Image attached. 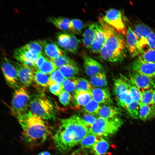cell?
<instances>
[{"label":"cell","mask_w":155,"mask_h":155,"mask_svg":"<svg viewBox=\"0 0 155 155\" xmlns=\"http://www.w3.org/2000/svg\"><path fill=\"white\" fill-rule=\"evenodd\" d=\"M139 118L143 121L151 120L155 117V107L153 105H140Z\"/></svg>","instance_id":"7402d4cb"},{"label":"cell","mask_w":155,"mask_h":155,"mask_svg":"<svg viewBox=\"0 0 155 155\" xmlns=\"http://www.w3.org/2000/svg\"><path fill=\"white\" fill-rule=\"evenodd\" d=\"M125 42L127 50L132 57H138L142 53L139 41L129 26L127 29Z\"/></svg>","instance_id":"7c38bea8"},{"label":"cell","mask_w":155,"mask_h":155,"mask_svg":"<svg viewBox=\"0 0 155 155\" xmlns=\"http://www.w3.org/2000/svg\"><path fill=\"white\" fill-rule=\"evenodd\" d=\"M30 111L43 119H55L56 111L51 100L44 95H38L31 100L29 107Z\"/></svg>","instance_id":"5b68a950"},{"label":"cell","mask_w":155,"mask_h":155,"mask_svg":"<svg viewBox=\"0 0 155 155\" xmlns=\"http://www.w3.org/2000/svg\"><path fill=\"white\" fill-rule=\"evenodd\" d=\"M91 93L92 99L99 104L111 105L113 103L110 93L106 88L93 87Z\"/></svg>","instance_id":"9a60e30c"},{"label":"cell","mask_w":155,"mask_h":155,"mask_svg":"<svg viewBox=\"0 0 155 155\" xmlns=\"http://www.w3.org/2000/svg\"><path fill=\"white\" fill-rule=\"evenodd\" d=\"M137 58L144 62L155 63V49H149L143 52Z\"/></svg>","instance_id":"836d02e7"},{"label":"cell","mask_w":155,"mask_h":155,"mask_svg":"<svg viewBox=\"0 0 155 155\" xmlns=\"http://www.w3.org/2000/svg\"><path fill=\"white\" fill-rule=\"evenodd\" d=\"M57 68L50 59H46L38 69L46 75H50Z\"/></svg>","instance_id":"d6a6232c"},{"label":"cell","mask_w":155,"mask_h":155,"mask_svg":"<svg viewBox=\"0 0 155 155\" xmlns=\"http://www.w3.org/2000/svg\"><path fill=\"white\" fill-rule=\"evenodd\" d=\"M49 77L53 82L59 84H61L65 79L58 69L51 74Z\"/></svg>","instance_id":"bcb514c9"},{"label":"cell","mask_w":155,"mask_h":155,"mask_svg":"<svg viewBox=\"0 0 155 155\" xmlns=\"http://www.w3.org/2000/svg\"><path fill=\"white\" fill-rule=\"evenodd\" d=\"M98 20L106 36L105 42L99 53L100 57L111 63L122 61L126 57L127 49L122 35L107 24L102 17L99 18Z\"/></svg>","instance_id":"7a4b0ae2"},{"label":"cell","mask_w":155,"mask_h":155,"mask_svg":"<svg viewBox=\"0 0 155 155\" xmlns=\"http://www.w3.org/2000/svg\"><path fill=\"white\" fill-rule=\"evenodd\" d=\"M153 104L155 107V86L154 87L153 90Z\"/></svg>","instance_id":"f5cc1de1"},{"label":"cell","mask_w":155,"mask_h":155,"mask_svg":"<svg viewBox=\"0 0 155 155\" xmlns=\"http://www.w3.org/2000/svg\"><path fill=\"white\" fill-rule=\"evenodd\" d=\"M154 89L150 88L141 92V95L139 102L140 105H153Z\"/></svg>","instance_id":"f546056e"},{"label":"cell","mask_w":155,"mask_h":155,"mask_svg":"<svg viewBox=\"0 0 155 155\" xmlns=\"http://www.w3.org/2000/svg\"><path fill=\"white\" fill-rule=\"evenodd\" d=\"M98 137L90 133L85 137L79 143L82 148H91L96 142Z\"/></svg>","instance_id":"e575fe53"},{"label":"cell","mask_w":155,"mask_h":155,"mask_svg":"<svg viewBox=\"0 0 155 155\" xmlns=\"http://www.w3.org/2000/svg\"><path fill=\"white\" fill-rule=\"evenodd\" d=\"M38 41L44 48L45 54L51 59L58 57L64 55L63 51L55 43L46 40H40Z\"/></svg>","instance_id":"2e32d148"},{"label":"cell","mask_w":155,"mask_h":155,"mask_svg":"<svg viewBox=\"0 0 155 155\" xmlns=\"http://www.w3.org/2000/svg\"><path fill=\"white\" fill-rule=\"evenodd\" d=\"M19 79L25 86H29L34 80V70L22 63L15 62Z\"/></svg>","instance_id":"4fadbf2b"},{"label":"cell","mask_w":155,"mask_h":155,"mask_svg":"<svg viewBox=\"0 0 155 155\" xmlns=\"http://www.w3.org/2000/svg\"><path fill=\"white\" fill-rule=\"evenodd\" d=\"M22 129L24 141L33 146L43 143L51 132L49 127L41 117L28 111L17 118Z\"/></svg>","instance_id":"3957f363"},{"label":"cell","mask_w":155,"mask_h":155,"mask_svg":"<svg viewBox=\"0 0 155 155\" xmlns=\"http://www.w3.org/2000/svg\"><path fill=\"white\" fill-rule=\"evenodd\" d=\"M34 80L37 84L44 88H46L53 82L47 75L38 69L34 71Z\"/></svg>","instance_id":"d4e9b609"},{"label":"cell","mask_w":155,"mask_h":155,"mask_svg":"<svg viewBox=\"0 0 155 155\" xmlns=\"http://www.w3.org/2000/svg\"><path fill=\"white\" fill-rule=\"evenodd\" d=\"M79 44L78 40L74 35L71 34L70 43L65 49L69 52L75 54L78 51Z\"/></svg>","instance_id":"7bdbcfd3"},{"label":"cell","mask_w":155,"mask_h":155,"mask_svg":"<svg viewBox=\"0 0 155 155\" xmlns=\"http://www.w3.org/2000/svg\"><path fill=\"white\" fill-rule=\"evenodd\" d=\"M72 99L75 106L79 108L85 106L93 99L91 92L75 90Z\"/></svg>","instance_id":"ac0fdd59"},{"label":"cell","mask_w":155,"mask_h":155,"mask_svg":"<svg viewBox=\"0 0 155 155\" xmlns=\"http://www.w3.org/2000/svg\"><path fill=\"white\" fill-rule=\"evenodd\" d=\"M133 30L143 51L145 47L146 38L152 31L148 26L143 24L136 25Z\"/></svg>","instance_id":"d6986e66"},{"label":"cell","mask_w":155,"mask_h":155,"mask_svg":"<svg viewBox=\"0 0 155 155\" xmlns=\"http://www.w3.org/2000/svg\"><path fill=\"white\" fill-rule=\"evenodd\" d=\"M81 117L86 124L90 126L93 124L97 119L94 116L87 113L84 114Z\"/></svg>","instance_id":"c3c4849f"},{"label":"cell","mask_w":155,"mask_h":155,"mask_svg":"<svg viewBox=\"0 0 155 155\" xmlns=\"http://www.w3.org/2000/svg\"><path fill=\"white\" fill-rule=\"evenodd\" d=\"M84 67L85 72L88 75L92 76L103 71V67L98 61L85 54L83 56Z\"/></svg>","instance_id":"5bb4252c"},{"label":"cell","mask_w":155,"mask_h":155,"mask_svg":"<svg viewBox=\"0 0 155 155\" xmlns=\"http://www.w3.org/2000/svg\"><path fill=\"white\" fill-rule=\"evenodd\" d=\"M47 58L41 54L40 55L34 64V67L36 69H38L43 63Z\"/></svg>","instance_id":"681fc988"},{"label":"cell","mask_w":155,"mask_h":155,"mask_svg":"<svg viewBox=\"0 0 155 155\" xmlns=\"http://www.w3.org/2000/svg\"><path fill=\"white\" fill-rule=\"evenodd\" d=\"M15 58L21 63L23 64L34 70V64L36 59L39 55L32 53L24 46L16 49L14 51Z\"/></svg>","instance_id":"30bf717a"},{"label":"cell","mask_w":155,"mask_h":155,"mask_svg":"<svg viewBox=\"0 0 155 155\" xmlns=\"http://www.w3.org/2000/svg\"><path fill=\"white\" fill-rule=\"evenodd\" d=\"M104 21L122 35L126 34L127 30L121 12L115 9L108 10L102 17Z\"/></svg>","instance_id":"52a82bcc"},{"label":"cell","mask_w":155,"mask_h":155,"mask_svg":"<svg viewBox=\"0 0 155 155\" xmlns=\"http://www.w3.org/2000/svg\"><path fill=\"white\" fill-rule=\"evenodd\" d=\"M50 60L58 68L62 65L67 64H75L73 61L65 54L55 59H50Z\"/></svg>","instance_id":"60d3db41"},{"label":"cell","mask_w":155,"mask_h":155,"mask_svg":"<svg viewBox=\"0 0 155 155\" xmlns=\"http://www.w3.org/2000/svg\"><path fill=\"white\" fill-rule=\"evenodd\" d=\"M71 34L59 32L57 34V42L61 47L65 49L69 44L71 40Z\"/></svg>","instance_id":"74e56055"},{"label":"cell","mask_w":155,"mask_h":155,"mask_svg":"<svg viewBox=\"0 0 155 155\" xmlns=\"http://www.w3.org/2000/svg\"><path fill=\"white\" fill-rule=\"evenodd\" d=\"M126 78L131 84L141 92L152 88L155 86L153 78L133 72L130 73L129 78Z\"/></svg>","instance_id":"9c48e42d"},{"label":"cell","mask_w":155,"mask_h":155,"mask_svg":"<svg viewBox=\"0 0 155 155\" xmlns=\"http://www.w3.org/2000/svg\"><path fill=\"white\" fill-rule=\"evenodd\" d=\"M106 39V35L100 25V27L97 32L90 49L94 53H99Z\"/></svg>","instance_id":"44dd1931"},{"label":"cell","mask_w":155,"mask_h":155,"mask_svg":"<svg viewBox=\"0 0 155 155\" xmlns=\"http://www.w3.org/2000/svg\"><path fill=\"white\" fill-rule=\"evenodd\" d=\"M91 148L94 155H103L108 150L109 145L108 142L102 137H99Z\"/></svg>","instance_id":"603a6c76"},{"label":"cell","mask_w":155,"mask_h":155,"mask_svg":"<svg viewBox=\"0 0 155 155\" xmlns=\"http://www.w3.org/2000/svg\"><path fill=\"white\" fill-rule=\"evenodd\" d=\"M24 46L34 54L39 55L42 54V46L38 41H31Z\"/></svg>","instance_id":"f35d334b"},{"label":"cell","mask_w":155,"mask_h":155,"mask_svg":"<svg viewBox=\"0 0 155 155\" xmlns=\"http://www.w3.org/2000/svg\"><path fill=\"white\" fill-rule=\"evenodd\" d=\"M114 93L116 98L121 94L128 91L127 82L122 77L115 79L113 88Z\"/></svg>","instance_id":"484cf974"},{"label":"cell","mask_w":155,"mask_h":155,"mask_svg":"<svg viewBox=\"0 0 155 155\" xmlns=\"http://www.w3.org/2000/svg\"><path fill=\"white\" fill-rule=\"evenodd\" d=\"M90 80L91 84L96 87H102L107 85L106 78L104 72L99 73L90 76Z\"/></svg>","instance_id":"4316f807"},{"label":"cell","mask_w":155,"mask_h":155,"mask_svg":"<svg viewBox=\"0 0 155 155\" xmlns=\"http://www.w3.org/2000/svg\"><path fill=\"white\" fill-rule=\"evenodd\" d=\"M118 105L125 109L133 101V99L129 91L123 93L116 98Z\"/></svg>","instance_id":"1f68e13d"},{"label":"cell","mask_w":155,"mask_h":155,"mask_svg":"<svg viewBox=\"0 0 155 155\" xmlns=\"http://www.w3.org/2000/svg\"><path fill=\"white\" fill-rule=\"evenodd\" d=\"M50 92L53 94L59 96L64 90L61 84L53 82L49 86Z\"/></svg>","instance_id":"7dc6e473"},{"label":"cell","mask_w":155,"mask_h":155,"mask_svg":"<svg viewBox=\"0 0 155 155\" xmlns=\"http://www.w3.org/2000/svg\"><path fill=\"white\" fill-rule=\"evenodd\" d=\"M49 19L58 28L63 30H69L71 20L68 18L62 17H51Z\"/></svg>","instance_id":"83f0119b"},{"label":"cell","mask_w":155,"mask_h":155,"mask_svg":"<svg viewBox=\"0 0 155 155\" xmlns=\"http://www.w3.org/2000/svg\"><path fill=\"white\" fill-rule=\"evenodd\" d=\"M75 80L76 90L91 92L93 88L90 82L84 78H76Z\"/></svg>","instance_id":"f1b7e54d"},{"label":"cell","mask_w":155,"mask_h":155,"mask_svg":"<svg viewBox=\"0 0 155 155\" xmlns=\"http://www.w3.org/2000/svg\"><path fill=\"white\" fill-rule=\"evenodd\" d=\"M59 98L60 102L65 106L68 105L73 98L69 92L64 90L60 94Z\"/></svg>","instance_id":"f6af8a7d"},{"label":"cell","mask_w":155,"mask_h":155,"mask_svg":"<svg viewBox=\"0 0 155 155\" xmlns=\"http://www.w3.org/2000/svg\"><path fill=\"white\" fill-rule=\"evenodd\" d=\"M84 149L82 148L77 150L73 152L70 155H86L87 153Z\"/></svg>","instance_id":"f907efd6"},{"label":"cell","mask_w":155,"mask_h":155,"mask_svg":"<svg viewBox=\"0 0 155 155\" xmlns=\"http://www.w3.org/2000/svg\"><path fill=\"white\" fill-rule=\"evenodd\" d=\"M60 122L53 139L56 148L62 152L70 150L90 133V127L78 115L61 119Z\"/></svg>","instance_id":"6da1fadb"},{"label":"cell","mask_w":155,"mask_h":155,"mask_svg":"<svg viewBox=\"0 0 155 155\" xmlns=\"http://www.w3.org/2000/svg\"><path fill=\"white\" fill-rule=\"evenodd\" d=\"M123 123L119 116L108 119L99 117L90 127V133L99 137H110L115 134Z\"/></svg>","instance_id":"277c9868"},{"label":"cell","mask_w":155,"mask_h":155,"mask_svg":"<svg viewBox=\"0 0 155 155\" xmlns=\"http://www.w3.org/2000/svg\"><path fill=\"white\" fill-rule=\"evenodd\" d=\"M100 27L99 23H92L84 31L83 35L82 42L86 48L90 49Z\"/></svg>","instance_id":"e0dca14e"},{"label":"cell","mask_w":155,"mask_h":155,"mask_svg":"<svg viewBox=\"0 0 155 155\" xmlns=\"http://www.w3.org/2000/svg\"><path fill=\"white\" fill-rule=\"evenodd\" d=\"M65 78L74 77L79 72V69L75 64L62 65L58 69Z\"/></svg>","instance_id":"cb8c5ba5"},{"label":"cell","mask_w":155,"mask_h":155,"mask_svg":"<svg viewBox=\"0 0 155 155\" xmlns=\"http://www.w3.org/2000/svg\"><path fill=\"white\" fill-rule=\"evenodd\" d=\"M121 109L111 105H104L101 106L98 115L99 117L104 119H111L118 117L121 115Z\"/></svg>","instance_id":"ffe728a7"},{"label":"cell","mask_w":155,"mask_h":155,"mask_svg":"<svg viewBox=\"0 0 155 155\" xmlns=\"http://www.w3.org/2000/svg\"><path fill=\"white\" fill-rule=\"evenodd\" d=\"M38 155H51L47 151H43L39 153Z\"/></svg>","instance_id":"816d5d0a"},{"label":"cell","mask_w":155,"mask_h":155,"mask_svg":"<svg viewBox=\"0 0 155 155\" xmlns=\"http://www.w3.org/2000/svg\"><path fill=\"white\" fill-rule=\"evenodd\" d=\"M31 100L25 88L22 87L15 91L10 108L12 115L16 118L28 111Z\"/></svg>","instance_id":"8992f818"},{"label":"cell","mask_w":155,"mask_h":155,"mask_svg":"<svg viewBox=\"0 0 155 155\" xmlns=\"http://www.w3.org/2000/svg\"><path fill=\"white\" fill-rule=\"evenodd\" d=\"M75 78H65L61 84L64 90L70 92L75 90Z\"/></svg>","instance_id":"b9f144b4"},{"label":"cell","mask_w":155,"mask_h":155,"mask_svg":"<svg viewBox=\"0 0 155 155\" xmlns=\"http://www.w3.org/2000/svg\"><path fill=\"white\" fill-rule=\"evenodd\" d=\"M131 67L133 72L155 78V63L144 62L137 58L132 62Z\"/></svg>","instance_id":"8fae6325"},{"label":"cell","mask_w":155,"mask_h":155,"mask_svg":"<svg viewBox=\"0 0 155 155\" xmlns=\"http://www.w3.org/2000/svg\"><path fill=\"white\" fill-rule=\"evenodd\" d=\"M83 26V23L81 20L77 18L73 19L71 20L69 30L75 34H79L81 33Z\"/></svg>","instance_id":"8d00e7d4"},{"label":"cell","mask_w":155,"mask_h":155,"mask_svg":"<svg viewBox=\"0 0 155 155\" xmlns=\"http://www.w3.org/2000/svg\"><path fill=\"white\" fill-rule=\"evenodd\" d=\"M140 105L138 102L133 101L126 108L131 117L134 119L139 118Z\"/></svg>","instance_id":"ab89813d"},{"label":"cell","mask_w":155,"mask_h":155,"mask_svg":"<svg viewBox=\"0 0 155 155\" xmlns=\"http://www.w3.org/2000/svg\"><path fill=\"white\" fill-rule=\"evenodd\" d=\"M127 83L128 91L133 98V101L139 102L140 100L141 92L137 88L131 84L127 80L126 77L121 76Z\"/></svg>","instance_id":"d590c367"},{"label":"cell","mask_w":155,"mask_h":155,"mask_svg":"<svg viewBox=\"0 0 155 155\" xmlns=\"http://www.w3.org/2000/svg\"><path fill=\"white\" fill-rule=\"evenodd\" d=\"M1 69L5 81L10 87L16 89L21 87L16 68L5 57L3 61Z\"/></svg>","instance_id":"ba28073f"},{"label":"cell","mask_w":155,"mask_h":155,"mask_svg":"<svg viewBox=\"0 0 155 155\" xmlns=\"http://www.w3.org/2000/svg\"><path fill=\"white\" fill-rule=\"evenodd\" d=\"M101 106L93 99L83 107V110L87 114L93 115H98Z\"/></svg>","instance_id":"4dcf8cb0"},{"label":"cell","mask_w":155,"mask_h":155,"mask_svg":"<svg viewBox=\"0 0 155 155\" xmlns=\"http://www.w3.org/2000/svg\"><path fill=\"white\" fill-rule=\"evenodd\" d=\"M146 51L155 49V32L152 31L147 36L145 40Z\"/></svg>","instance_id":"ee69618b"}]
</instances>
